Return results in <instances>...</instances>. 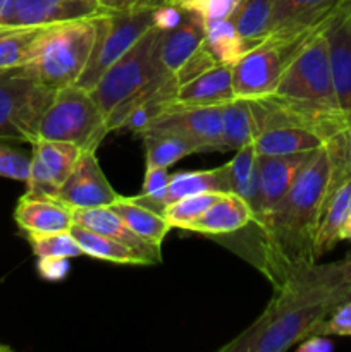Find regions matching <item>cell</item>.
I'll return each instance as SVG.
<instances>
[{"label": "cell", "mask_w": 351, "mask_h": 352, "mask_svg": "<svg viewBox=\"0 0 351 352\" xmlns=\"http://www.w3.org/2000/svg\"><path fill=\"white\" fill-rule=\"evenodd\" d=\"M313 336L351 337V299L337 305L326 320L317 327Z\"/></svg>", "instance_id": "obj_34"}, {"label": "cell", "mask_w": 351, "mask_h": 352, "mask_svg": "<svg viewBox=\"0 0 351 352\" xmlns=\"http://www.w3.org/2000/svg\"><path fill=\"white\" fill-rule=\"evenodd\" d=\"M7 6H9V0H0V17H2L3 10L7 9Z\"/></svg>", "instance_id": "obj_44"}, {"label": "cell", "mask_w": 351, "mask_h": 352, "mask_svg": "<svg viewBox=\"0 0 351 352\" xmlns=\"http://www.w3.org/2000/svg\"><path fill=\"white\" fill-rule=\"evenodd\" d=\"M169 174L167 167H147L145 168V179H143V188L138 196H133V199L140 205L151 201V199L158 198L169 184Z\"/></svg>", "instance_id": "obj_36"}, {"label": "cell", "mask_w": 351, "mask_h": 352, "mask_svg": "<svg viewBox=\"0 0 351 352\" xmlns=\"http://www.w3.org/2000/svg\"><path fill=\"white\" fill-rule=\"evenodd\" d=\"M268 105L265 98H234L222 105V151L253 143L264 131Z\"/></svg>", "instance_id": "obj_17"}, {"label": "cell", "mask_w": 351, "mask_h": 352, "mask_svg": "<svg viewBox=\"0 0 351 352\" xmlns=\"http://www.w3.org/2000/svg\"><path fill=\"white\" fill-rule=\"evenodd\" d=\"M323 26L299 43L289 58L277 89L272 96L299 105L339 109L330 76Z\"/></svg>", "instance_id": "obj_4"}, {"label": "cell", "mask_w": 351, "mask_h": 352, "mask_svg": "<svg viewBox=\"0 0 351 352\" xmlns=\"http://www.w3.org/2000/svg\"><path fill=\"white\" fill-rule=\"evenodd\" d=\"M343 0H274L265 40L296 48L320 30Z\"/></svg>", "instance_id": "obj_9"}, {"label": "cell", "mask_w": 351, "mask_h": 352, "mask_svg": "<svg viewBox=\"0 0 351 352\" xmlns=\"http://www.w3.org/2000/svg\"><path fill=\"white\" fill-rule=\"evenodd\" d=\"M200 192H229L226 165L210 168V170L179 172V174L171 175L167 188L162 191V195L145 203L143 206L162 215L171 203L186 198V196L200 195Z\"/></svg>", "instance_id": "obj_21"}, {"label": "cell", "mask_w": 351, "mask_h": 352, "mask_svg": "<svg viewBox=\"0 0 351 352\" xmlns=\"http://www.w3.org/2000/svg\"><path fill=\"white\" fill-rule=\"evenodd\" d=\"M157 3L148 2L95 17L96 38L92 55L76 86L92 91L103 72L155 26Z\"/></svg>", "instance_id": "obj_5"}, {"label": "cell", "mask_w": 351, "mask_h": 352, "mask_svg": "<svg viewBox=\"0 0 351 352\" xmlns=\"http://www.w3.org/2000/svg\"><path fill=\"white\" fill-rule=\"evenodd\" d=\"M162 31L164 30L157 26L148 30L123 57L117 58L103 72L95 88L92 89L93 98L96 100L105 117L133 98L151 79L164 74L158 67L157 58V45Z\"/></svg>", "instance_id": "obj_7"}, {"label": "cell", "mask_w": 351, "mask_h": 352, "mask_svg": "<svg viewBox=\"0 0 351 352\" xmlns=\"http://www.w3.org/2000/svg\"><path fill=\"white\" fill-rule=\"evenodd\" d=\"M220 195L222 192H200V195L186 196V198L171 203L162 215L167 219L172 229L184 230L189 223L198 220L209 210V206L219 199Z\"/></svg>", "instance_id": "obj_32"}, {"label": "cell", "mask_w": 351, "mask_h": 352, "mask_svg": "<svg viewBox=\"0 0 351 352\" xmlns=\"http://www.w3.org/2000/svg\"><path fill=\"white\" fill-rule=\"evenodd\" d=\"M107 117L92 91L71 85L55 91L38 124L36 140L65 141L85 150H95L109 134Z\"/></svg>", "instance_id": "obj_3"}, {"label": "cell", "mask_w": 351, "mask_h": 352, "mask_svg": "<svg viewBox=\"0 0 351 352\" xmlns=\"http://www.w3.org/2000/svg\"><path fill=\"white\" fill-rule=\"evenodd\" d=\"M332 309V302L319 292L281 285L274 289V296L258 320L220 347V352L289 351L313 336Z\"/></svg>", "instance_id": "obj_1"}, {"label": "cell", "mask_w": 351, "mask_h": 352, "mask_svg": "<svg viewBox=\"0 0 351 352\" xmlns=\"http://www.w3.org/2000/svg\"><path fill=\"white\" fill-rule=\"evenodd\" d=\"M31 153L16 146V141L0 140V177L12 181H28Z\"/></svg>", "instance_id": "obj_33"}, {"label": "cell", "mask_w": 351, "mask_h": 352, "mask_svg": "<svg viewBox=\"0 0 351 352\" xmlns=\"http://www.w3.org/2000/svg\"><path fill=\"white\" fill-rule=\"evenodd\" d=\"M215 65H219V62L213 58V55L210 54L209 48L205 47V43H202V47L198 48V50L195 52V54L191 55V57L188 58V60L184 62V64L181 65V67L176 71V79H178L179 86L184 85V82L191 81V79H195L196 76L203 74L205 71H209V69L215 67Z\"/></svg>", "instance_id": "obj_35"}, {"label": "cell", "mask_w": 351, "mask_h": 352, "mask_svg": "<svg viewBox=\"0 0 351 352\" xmlns=\"http://www.w3.org/2000/svg\"><path fill=\"white\" fill-rule=\"evenodd\" d=\"M145 141V158L147 167H171L188 155L200 153L195 141L172 133L147 131L141 134Z\"/></svg>", "instance_id": "obj_28"}, {"label": "cell", "mask_w": 351, "mask_h": 352, "mask_svg": "<svg viewBox=\"0 0 351 352\" xmlns=\"http://www.w3.org/2000/svg\"><path fill=\"white\" fill-rule=\"evenodd\" d=\"M339 241H351V213H348L346 222H344L343 229H341Z\"/></svg>", "instance_id": "obj_43"}, {"label": "cell", "mask_w": 351, "mask_h": 352, "mask_svg": "<svg viewBox=\"0 0 351 352\" xmlns=\"http://www.w3.org/2000/svg\"><path fill=\"white\" fill-rule=\"evenodd\" d=\"M350 23H351V10H350Z\"/></svg>", "instance_id": "obj_46"}, {"label": "cell", "mask_w": 351, "mask_h": 352, "mask_svg": "<svg viewBox=\"0 0 351 352\" xmlns=\"http://www.w3.org/2000/svg\"><path fill=\"white\" fill-rule=\"evenodd\" d=\"M117 198L119 195L107 181L95 150L81 151L74 168L57 192V199L72 210L110 206Z\"/></svg>", "instance_id": "obj_13"}, {"label": "cell", "mask_w": 351, "mask_h": 352, "mask_svg": "<svg viewBox=\"0 0 351 352\" xmlns=\"http://www.w3.org/2000/svg\"><path fill=\"white\" fill-rule=\"evenodd\" d=\"M205 40V21L198 12L182 10L174 28L164 30L157 45L158 67L164 74H176L179 67L202 47Z\"/></svg>", "instance_id": "obj_16"}, {"label": "cell", "mask_w": 351, "mask_h": 352, "mask_svg": "<svg viewBox=\"0 0 351 352\" xmlns=\"http://www.w3.org/2000/svg\"><path fill=\"white\" fill-rule=\"evenodd\" d=\"M54 95L55 89L38 81L26 65L0 71V140L33 144Z\"/></svg>", "instance_id": "obj_6"}, {"label": "cell", "mask_w": 351, "mask_h": 352, "mask_svg": "<svg viewBox=\"0 0 351 352\" xmlns=\"http://www.w3.org/2000/svg\"><path fill=\"white\" fill-rule=\"evenodd\" d=\"M95 38V17L47 26L26 69L55 91L74 85L88 64Z\"/></svg>", "instance_id": "obj_2"}, {"label": "cell", "mask_w": 351, "mask_h": 352, "mask_svg": "<svg viewBox=\"0 0 351 352\" xmlns=\"http://www.w3.org/2000/svg\"><path fill=\"white\" fill-rule=\"evenodd\" d=\"M296 48L272 40H264L250 48L240 60L231 65V81L236 98L258 100L274 95Z\"/></svg>", "instance_id": "obj_8"}, {"label": "cell", "mask_w": 351, "mask_h": 352, "mask_svg": "<svg viewBox=\"0 0 351 352\" xmlns=\"http://www.w3.org/2000/svg\"><path fill=\"white\" fill-rule=\"evenodd\" d=\"M203 43L219 64L231 65L251 48L229 19L205 21Z\"/></svg>", "instance_id": "obj_29"}, {"label": "cell", "mask_w": 351, "mask_h": 352, "mask_svg": "<svg viewBox=\"0 0 351 352\" xmlns=\"http://www.w3.org/2000/svg\"><path fill=\"white\" fill-rule=\"evenodd\" d=\"M109 12L98 0H9L0 26H52Z\"/></svg>", "instance_id": "obj_11"}, {"label": "cell", "mask_w": 351, "mask_h": 352, "mask_svg": "<svg viewBox=\"0 0 351 352\" xmlns=\"http://www.w3.org/2000/svg\"><path fill=\"white\" fill-rule=\"evenodd\" d=\"M0 352H12L9 346H6V344H0Z\"/></svg>", "instance_id": "obj_45"}, {"label": "cell", "mask_w": 351, "mask_h": 352, "mask_svg": "<svg viewBox=\"0 0 351 352\" xmlns=\"http://www.w3.org/2000/svg\"><path fill=\"white\" fill-rule=\"evenodd\" d=\"M28 243L33 250L36 258H72L86 256L85 251L74 239L71 230L64 232H48V234H26Z\"/></svg>", "instance_id": "obj_31"}, {"label": "cell", "mask_w": 351, "mask_h": 352, "mask_svg": "<svg viewBox=\"0 0 351 352\" xmlns=\"http://www.w3.org/2000/svg\"><path fill=\"white\" fill-rule=\"evenodd\" d=\"M147 131L172 133L188 138L198 144L200 153L202 151H222V105H174L169 112L158 117Z\"/></svg>", "instance_id": "obj_12"}, {"label": "cell", "mask_w": 351, "mask_h": 352, "mask_svg": "<svg viewBox=\"0 0 351 352\" xmlns=\"http://www.w3.org/2000/svg\"><path fill=\"white\" fill-rule=\"evenodd\" d=\"M341 138H343V146H344V155H346L348 165L351 168V110L346 112V126L341 131Z\"/></svg>", "instance_id": "obj_42"}, {"label": "cell", "mask_w": 351, "mask_h": 352, "mask_svg": "<svg viewBox=\"0 0 351 352\" xmlns=\"http://www.w3.org/2000/svg\"><path fill=\"white\" fill-rule=\"evenodd\" d=\"M36 268L40 277L45 280L61 282L69 274V260L65 258H38Z\"/></svg>", "instance_id": "obj_38"}, {"label": "cell", "mask_w": 351, "mask_h": 352, "mask_svg": "<svg viewBox=\"0 0 351 352\" xmlns=\"http://www.w3.org/2000/svg\"><path fill=\"white\" fill-rule=\"evenodd\" d=\"M81 151V148L72 143L38 138L31 144L26 195L57 198L58 189L74 168Z\"/></svg>", "instance_id": "obj_10"}, {"label": "cell", "mask_w": 351, "mask_h": 352, "mask_svg": "<svg viewBox=\"0 0 351 352\" xmlns=\"http://www.w3.org/2000/svg\"><path fill=\"white\" fill-rule=\"evenodd\" d=\"M315 151V150H313ZM313 151L292 155H258V175H260L262 220L260 226H248L260 229L275 206L279 205L288 189L295 182L296 175L308 162Z\"/></svg>", "instance_id": "obj_15"}, {"label": "cell", "mask_w": 351, "mask_h": 352, "mask_svg": "<svg viewBox=\"0 0 351 352\" xmlns=\"http://www.w3.org/2000/svg\"><path fill=\"white\" fill-rule=\"evenodd\" d=\"M351 0H343L323 26L337 107L351 110Z\"/></svg>", "instance_id": "obj_14"}, {"label": "cell", "mask_w": 351, "mask_h": 352, "mask_svg": "<svg viewBox=\"0 0 351 352\" xmlns=\"http://www.w3.org/2000/svg\"><path fill=\"white\" fill-rule=\"evenodd\" d=\"M98 2L109 10H123L134 6H141V3H148L151 0H98Z\"/></svg>", "instance_id": "obj_40"}, {"label": "cell", "mask_w": 351, "mask_h": 352, "mask_svg": "<svg viewBox=\"0 0 351 352\" xmlns=\"http://www.w3.org/2000/svg\"><path fill=\"white\" fill-rule=\"evenodd\" d=\"M253 222V212L241 196L234 192H222L215 203L209 206L198 220L189 223L184 230L203 236L222 237L246 229Z\"/></svg>", "instance_id": "obj_20"}, {"label": "cell", "mask_w": 351, "mask_h": 352, "mask_svg": "<svg viewBox=\"0 0 351 352\" xmlns=\"http://www.w3.org/2000/svg\"><path fill=\"white\" fill-rule=\"evenodd\" d=\"M72 219H74L76 226L86 227V229L93 230V232L103 234V236L112 237V239L133 248L134 251L143 254L150 261V265L160 263L162 261V248L155 246V244L148 243L143 237L134 234L110 206L74 208L72 210Z\"/></svg>", "instance_id": "obj_19"}, {"label": "cell", "mask_w": 351, "mask_h": 352, "mask_svg": "<svg viewBox=\"0 0 351 352\" xmlns=\"http://www.w3.org/2000/svg\"><path fill=\"white\" fill-rule=\"evenodd\" d=\"M253 144L258 155H292L319 150L326 140L306 127L274 126L262 131Z\"/></svg>", "instance_id": "obj_24"}, {"label": "cell", "mask_w": 351, "mask_h": 352, "mask_svg": "<svg viewBox=\"0 0 351 352\" xmlns=\"http://www.w3.org/2000/svg\"><path fill=\"white\" fill-rule=\"evenodd\" d=\"M272 7L274 0H241L236 12L229 17L251 48L267 38Z\"/></svg>", "instance_id": "obj_30"}, {"label": "cell", "mask_w": 351, "mask_h": 352, "mask_svg": "<svg viewBox=\"0 0 351 352\" xmlns=\"http://www.w3.org/2000/svg\"><path fill=\"white\" fill-rule=\"evenodd\" d=\"M14 220L24 234L64 232L74 226L72 208L48 196H21L14 210Z\"/></svg>", "instance_id": "obj_18"}, {"label": "cell", "mask_w": 351, "mask_h": 352, "mask_svg": "<svg viewBox=\"0 0 351 352\" xmlns=\"http://www.w3.org/2000/svg\"><path fill=\"white\" fill-rule=\"evenodd\" d=\"M110 208L124 220V223H126L134 234H138V236L143 237L148 243L155 244V246L162 248L165 236L172 230V226L167 222V219H165L164 215L147 208V206L140 205V203L134 201L133 198L119 196V198L110 205Z\"/></svg>", "instance_id": "obj_25"}, {"label": "cell", "mask_w": 351, "mask_h": 352, "mask_svg": "<svg viewBox=\"0 0 351 352\" xmlns=\"http://www.w3.org/2000/svg\"><path fill=\"white\" fill-rule=\"evenodd\" d=\"M71 234L78 241V244L85 251L86 256L89 258L112 261V263L119 265H150V261L143 254L134 251L133 248L126 246V244L119 243V241L112 239V237L103 236V234L93 232V230L86 229V227L76 226L74 223L71 227Z\"/></svg>", "instance_id": "obj_27"}, {"label": "cell", "mask_w": 351, "mask_h": 352, "mask_svg": "<svg viewBox=\"0 0 351 352\" xmlns=\"http://www.w3.org/2000/svg\"><path fill=\"white\" fill-rule=\"evenodd\" d=\"M236 98L231 81V64H219L191 81L184 82L176 93L178 107L224 105Z\"/></svg>", "instance_id": "obj_22"}, {"label": "cell", "mask_w": 351, "mask_h": 352, "mask_svg": "<svg viewBox=\"0 0 351 352\" xmlns=\"http://www.w3.org/2000/svg\"><path fill=\"white\" fill-rule=\"evenodd\" d=\"M160 2L165 3V6L176 7V9H179V10L198 12L200 7H202V3L205 2V0H160Z\"/></svg>", "instance_id": "obj_41"}, {"label": "cell", "mask_w": 351, "mask_h": 352, "mask_svg": "<svg viewBox=\"0 0 351 352\" xmlns=\"http://www.w3.org/2000/svg\"><path fill=\"white\" fill-rule=\"evenodd\" d=\"M296 349L298 352H330L334 349V342L326 336H310L303 339Z\"/></svg>", "instance_id": "obj_39"}, {"label": "cell", "mask_w": 351, "mask_h": 352, "mask_svg": "<svg viewBox=\"0 0 351 352\" xmlns=\"http://www.w3.org/2000/svg\"><path fill=\"white\" fill-rule=\"evenodd\" d=\"M229 192L241 196L253 212V222L250 226H260L262 196L260 175H258V153L253 143H248L236 150V155L226 164Z\"/></svg>", "instance_id": "obj_23"}, {"label": "cell", "mask_w": 351, "mask_h": 352, "mask_svg": "<svg viewBox=\"0 0 351 352\" xmlns=\"http://www.w3.org/2000/svg\"><path fill=\"white\" fill-rule=\"evenodd\" d=\"M47 26H0V71L28 65Z\"/></svg>", "instance_id": "obj_26"}, {"label": "cell", "mask_w": 351, "mask_h": 352, "mask_svg": "<svg viewBox=\"0 0 351 352\" xmlns=\"http://www.w3.org/2000/svg\"><path fill=\"white\" fill-rule=\"evenodd\" d=\"M240 3L241 0H205L200 7L198 14L203 17V21L229 19L236 12Z\"/></svg>", "instance_id": "obj_37"}]
</instances>
